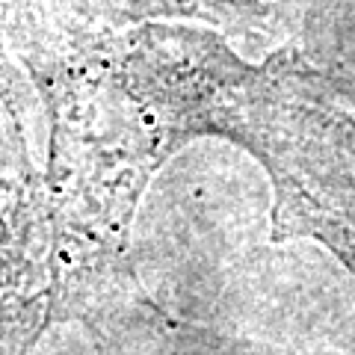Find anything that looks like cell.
I'll use <instances>...</instances> for the list:
<instances>
[{"instance_id": "1", "label": "cell", "mask_w": 355, "mask_h": 355, "mask_svg": "<svg viewBox=\"0 0 355 355\" xmlns=\"http://www.w3.org/2000/svg\"><path fill=\"white\" fill-rule=\"evenodd\" d=\"M86 18L101 27L133 24L146 18H198L225 27H252L266 6L249 0H80Z\"/></svg>"}]
</instances>
